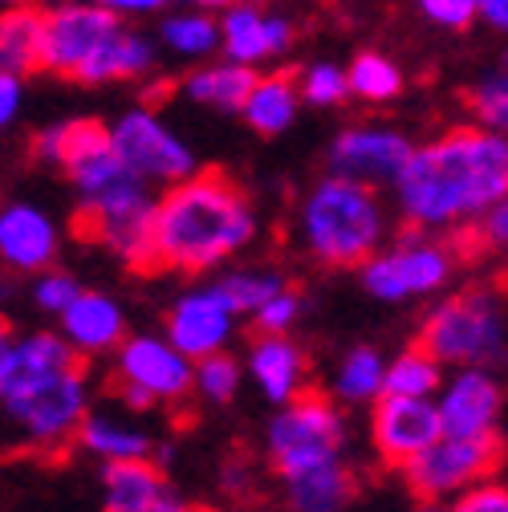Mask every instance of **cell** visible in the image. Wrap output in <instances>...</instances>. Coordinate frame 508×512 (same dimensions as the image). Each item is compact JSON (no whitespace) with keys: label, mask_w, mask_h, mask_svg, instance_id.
Returning a JSON list of instances; mask_svg holds the SVG:
<instances>
[{"label":"cell","mask_w":508,"mask_h":512,"mask_svg":"<svg viewBox=\"0 0 508 512\" xmlns=\"http://www.w3.org/2000/svg\"><path fill=\"white\" fill-rule=\"evenodd\" d=\"M391 191L407 228L448 232L476 224L492 204L508 200V139L484 126H452L411 147Z\"/></svg>","instance_id":"6da1fadb"},{"label":"cell","mask_w":508,"mask_h":512,"mask_svg":"<svg viewBox=\"0 0 508 512\" xmlns=\"http://www.w3.org/2000/svg\"><path fill=\"white\" fill-rule=\"evenodd\" d=\"M261 232L248 191L224 171H196L155 196L151 256L155 269L183 277L212 273L252 248Z\"/></svg>","instance_id":"7a4b0ae2"},{"label":"cell","mask_w":508,"mask_h":512,"mask_svg":"<svg viewBox=\"0 0 508 512\" xmlns=\"http://www.w3.org/2000/svg\"><path fill=\"white\" fill-rule=\"evenodd\" d=\"M70 183L78 191V224L90 240L114 252L131 269H155L151 256V208L155 187H147L135 171H126L110 147L74 163Z\"/></svg>","instance_id":"3957f363"},{"label":"cell","mask_w":508,"mask_h":512,"mask_svg":"<svg viewBox=\"0 0 508 512\" xmlns=\"http://www.w3.org/2000/svg\"><path fill=\"white\" fill-rule=\"evenodd\" d=\"M297 236L317 265L358 269L391 236V212L383 191L322 175L297 208Z\"/></svg>","instance_id":"277c9868"},{"label":"cell","mask_w":508,"mask_h":512,"mask_svg":"<svg viewBox=\"0 0 508 512\" xmlns=\"http://www.w3.org/2000/svg\"><path fill=\"white\" fill-rule=\"evenodd\" d=\"M439 366H500L508 350L504 301L496 289H464L427 309L419 342Z\"/></svg>","instance_id":"5b68a950"},{"label":"cell","mask_w":508,"mask_h":512,"mask_svg":"<svg viewBox=\"0 0 508 512\" xmlns=\"http://www.w3.org/2000/svg\"><path fill=\"white\" fill-rule=\"evenodd\" d=\"M90 407H94V387L82 362L33 382V387L0 395V419L33 452H57V447L74 443V431Z\"/></svg>","instance_id":"8992f818"},{"label":"cell","mask_w":508,"mask_h":512,"mask_svg":"<svg viewBox=\"0 0 508 512\" xmlns=\"http://www.w3.org/2000/svg\"><path fill=\"white\" fill-rule=\"evenodd\" d=\"M346 439H350L346 411L322 391H301L297 399L277 407V415L269 419L265 456H269L273 472L285 480V476L342 460Z\"/></svg>","instance_id":"52a82bcc"},{"label":"cell","mask_w":508,"mask_h":512,"mask_svg":"<svg viewBox=\"0 0 508 512\" xmlns=\"http://www.w3.org/2000/svg\"><path fill=\"white\" fill-rule=\"evenodd\" d=\"M452 273H456V252L419 228H407L399 240L383 244L370 261L358 265L362 289L387 305L431 297L452 281Z\"/></svg>","instance_id":"ba28073f"},{"label":"cell","mask_w":508,"mask_h":512,"mask_svg":"<svg viewBox=\"0 0 508 512\" xmlns=\"http://www.w3.org/2000/svg\"><path fill=\"white\" fill-rule=\"evenodd\" d=\"M106 147L110 155L135 171L147 187H171L187 175H196V151L187 147L155 106H131L106 126Z\"/></svg>","instance_id":"9c48e42d"},{"label":"cell","mask_w":508,"mask_h":512,"mask_svg":"<svg viewBox=\"0 0 508 512\" xmlns=\"http://www.w3.org/2000/svg\"><path fill=\"white\" fill-rule=\"evenodd\" d=\"M504 464V443L500 439H456V435H439L431 447L403 468L407 492L419 504H448L460 492L496 480Z\"/></svg>","instance_id":"30bf717a"},{"label":"cell","mask_w":508,"mask_h":512,"mask_svg":"<svg viewBox=\"0 0 508 512\" xmlns=\"http://www.w3.org/2000/svg\"><path fill=\"white\" fill-rule=\"evenodd\" d=\"M439 431L456 439H500L504 382L492 366H452L435 391Z\"/></svg>","instance_id":"8fae6325"},{"label":"cell","mask_w":508,"mask_h":512,"mask_svg":"<svg viewBox=\"0 0 508 512\" xmlns=\"http://www.w3.org/2000/svg\"><path fill=\"white\" fill-rule=\"evenodd\" d=\"M114 387L139 391L151 407L183 403L192 395V358L163 334H126L114 350Z\"/></svg>","instance_id":"7c38bea8"},{"label":"cell","mask_w":508,"mask_h":512,"mask_svg":"<svg viewBox=\"0 0 508 512\" xmlns=\"http://www.w3.org/2000/svg\"><path fill=\"white\" fill-rule=\"evenodd\" d=\"M411 147L415 143L387 122H358L334 135L326 155V175H338L374 191H391L403 163L411 159Z\"/></svg>","instance_id":"4fadbf2b"},{"label":"cell","mask_w":508,"mask_h":512,"mask_svg":"<svg viewBox=\"0 0 508 512\" xmlns=\"http://www.w3.org/2000/svg\"><path fill=\"white\" fill-rule=\"evenodd\" d=\"M240 330V317L232 313V305L220 297V289L212 281L204 285H187L163 322V338L183 354V358H208L220 350H232V338Z\"/></svg>","instance_id":"5bb4252c"},{"label":"cell","mask_w":508,"mask_h":512,"mask_svg":"<svg viewBox=\"0 0 508 512\" xmlns=\"http://www.w3.org/2000/svg\"><path fill=\"white\" fill-rule=\"evenodd\" d=\"M439 415L431 399H403V395H378L370 403V447L383 468L403 472L423 447L439 439Z\"/></svg>","instance_id":"9a60e30c"},{"label":"cell","mask_w":508,"mask_h":512,"mask_svg":"<svg viewBox=\"0 0 508 512\" xmlns=\"http://www.w3.org/2000/svg\"><path fill=\"white\" fill-rule=\"evenodd\" d=\"M216 25H220L224 61H236V66H248V70L289 57L297 45V25L285 13H273L265 5H244V0H236L224 13H216Z\"/></svg>","instance_id":"2e32d148"},{"label":"cell","mask_w":508,"mask_h":512,"mask_svg":"<svg viewBox=\"0 0 508 512\" xmlns=\"http://www.w3.org/2000/svg\"><path fill=\"white\" fill-rule=\"evenodd\" d=\"M118 25H122L118 17L86 5V0L41 13V70L53 78H74V70Z\"/></svg>","instance_id":"e0dca14e"},{"label":"cell","mask_w":508,"mask_h":512,"mask_svg":"<svg viewBox=\"0 0 508 512\" xmlns=\"http://www.w3.org/2000/svg\"><path fill=\"white\" fill-rule=\"evenodd\" d=\"M240 366L244 378H252V387L273 407H285L289 399L309 391V354L293 334H257L248 342Z\"/></svg>","instance_id":"ac0fdd59"},{"label":"cell","mask_w":508,"mask_h":512,"mask_svg":"<svg viewBox=\"0 0 508 512\" xmlns=\"http://www.w3.org/2000/svg\"><path fill=\"white\" fill-rule=\"evenodd\" d=\"M57 252H61V228L45 208L25 200L0 204V265L33 277L41 269H53Z\"/></svg>","instance_id":"d6986e66"},{"label":"cell","mask_w":508,"mask_h":512,"mask_svg":"<svg viewBox=\"0 0 508 512\" xmlns=\"http://www.w3.org/2000/svg\"><path fill=\"white\" fill-rule=\"evenodd\" d=\"M57 334L78 358H106L126 338V309L102 289H78V297L57 313Z\"/></svg>","instance_id":"ffe728a7"},{"label":"cell","mask_w":508,"mask_h":512,"mask_svg":"<svg viewBox=\"0 0 508 512\" xmlns=\"http://www.w3.org/2000/svg\"><path fill=\"white\" fill-rule=\"evenodd\" d=\"M155 70H159V45L147 33H139L122 21L74 70V82L78 86H114V82L151 78Z\"/></svg>","instance_id":"44dd1931"},{"label":"cell","mask_w":508,"mask_h":512,"mask_svg":"<svg viewBox=\"0 0 508 512\" xmlns=\"http://www.w3.org/2000/svg\"><path fill=\"white\" fill-rule=\"evenodd\" d=\"M74 443L86 456L114 464V460H147L155 452V439L143 423L131 419V411H110V407H90L74 431Z\"/></svg>","instance_id":"7402d4cb"},{"label":"cell","mask_w":508,"mask_h":512,"mask_svg":"<svg viewBox=\"0 0 508 512\" xmlns=\"http://www.w3.org/2000/svg\"><path fill=\"white\" fill-rule=\"evenodd\" d=\"M82 358L66 346L57 330H33V334H17L5 362H0V395H13L21 387H33V382L57 374V370H70Z\"/></svg>","instance_id":"603a6c76"},{"label":"cell","mask_w":508,"mask_h":512,"mask_svg":"<svg viewBox=\"0 0 508 512\" xmlns=\"http://www.w3.org/2000/svg\"><path fill=\"white\" fill-rule=\"evenodd\" d=\"M167 496V472L151 456L102 464V512H155Z\"/></svg>","instance_id":"cb8c5ba5"},{"label":"cell","mask_w":508,"mask_h":512,"mask_svg":"<svg viewBox=\"0 0 508 512\" xmlns=\"http://www.w3.org/2000/svg\"><path fill=\"white\" fill-rule=\"evenodd\" d=\"M285 508L289 512H346L358 496V480L346 460L285 476Z\"/></svg>","instance_id":"d4e9b609"},{"label":"cell","mask_w":508,"mask_h":512,"mask_svg":"<svg viewBox=\"0 0 508 512\" xmlns=\"http://www.w3.org/2000/svg\"><path fill=\"white\" fill-rule=\"evenodd\" d=\"M297 114H301V98H297V86H293V78L285 70L252 78L248 98L240 106V118L248 122V131H257L265 139H277L297 122Z\"/></svg>","instance_id":"484cf974"},{"label":"cell","mask_w":508,"mask_h":512,"mask_svg":"<svg viewBox=\"0 0 508 512\" xmlns=\"http://www.w3.org/2000/svg\"><path fill=\"white\" fill-rule=\"evenodd\" d=\"M252 78H257V70L236 66V61H208V66H196L179 78V94L216 114H240Z\"/></svg>","instance_id":"4316f807"},{"label":"cell","mask_w":508,"mask_h":512,"mask_svg":"<svg viewBox=\"0 0 508 512\" xmlns=\"http://www.w3.org/2000/svg\"><path fill=\"white\" fill-rule=\"evenodd\" d=\"M33 159L57 171H70L74 163L106 151V122L98 118H66V122H53L45 131H37V139L29 143Z\"/></svg>","instance_id":"83f0119b"},{"label":"cell","mask_w":508,"mask_h":512,"mask_svg":"<svg viewBox=\"0 0 508 512\" xmlns=\"http://www.w3.org/2000/svg\"><path fill=\"white\" fill-rule=\"evenodd\" d=\"M41 70V9H0V74L29 78Z\"/></svg>","instance_id":"f1b7e54d"},{"label":"cell","mask_w":508,"mask_h":512,"mask_svg":"<svg viewBox=\"0 0 508 512\" xmlns=\"http://www.w3.org/2000/svg\"><path fill=\"white\" fill-rule=\"evenodd\" d=\"M383 370H387V358L383 350L374 346H350L334 370V382H330V399L338 407H370L378 395H383Z\"/></svg>","instance_id":"f546056e"},{"label":"cell","mask_w":508,"mask_h":512,"mask_svg":"<svg viewBox=\"0 0 508 512\" xmlns=\"http://www.w3.org/2000/svg\"><path fill=\"white\" fill-rule=\"evenodd\" d=\"M159 41L167 53H175L179 61H208L220 53V25L212 13L200 9H175V13H159Z\"/></svg>","instance_id":"4dcf8cb0"},{"label":"cell","mask_w":508,"mask_h":512,"mask_svg":"<svg viewBox=\"0 0 508 512\" xmlns=\"http://www.w3.org/2000/svg\"><path fill=\"white\" fill-rule=\"evenodd\" d=\"M403 86H407L403 66H399L395 57L378 53V49L358 53L350 66H346V90H350V98H358V102H366V106H387V102H395V98L403 94Z\"/></svg>","instance_id":"1f68e13d"},{"label":"cell","mask_w":508,"mask_h":512,"mask_svg":"<svg viewBox=\"0 0 508 512\" xmlns=\"http://www.w3.org/2000/svg\"><path fill=\"white\" fill-rule=\"evenodd\" d=\"M443 370L423 346H407L399 350L395 358H387V370H383V395H403V399H435L439 382H443Z\"/></svg>","instance_id":"d6a6232c"},{"label":"cell","mask_w":508,"mask_h":512,"mask_svg":"<svg viewBox=\"0 0 508 512\" xmlns=\"http://www.w3.org/2000/svg\"><path fill=\"white\" fill-rule=\"evenodd\" d=\"M212 285L220 289V297L232 305L236 317H252L273 293H281L289 281H285V273H277L269 265H240V269H224Z\"/></svg>","instance_id":"836d02e7"},{"label":"cell","mask_w":508,"mask_h":512,"mask_svg":"<svg viewBox=\"0 0 508 512\" xmlns=\"http://www.w3.org/2000/svg\"><path fill=\"white\" fill-rule=\"evenodd\" d=\"M240 382H244V366L232 350L192 362V395L204 399L208 407H228L240 395Z\"/></svg>","instance_id":"e575fe53"},{"label":"cell","mask_w":508,"mask_h":512,"mask_svg":"<svg viewBox=\"0 0 508 512\" xmlns=\"http://www.w3.org/2000/svg\"><path fill=\"white\" fill-rule=\"evenodd\" d=\"M293 86H297L301 106H313V110H334V106L350 102L346 66H338V61H309V66L293 78Z\"/></svg>","instance_id":"d590c367"},{"label":"cell","mask_w":508,"mask_h":512,"mask_svg":"<svg viewBox=\"0 0 508 512\" xmlns=\"http://www.w3.org/2000/svg\"><path fill=\"white\" fill-rule=\"evenodd\" d=\"M468 106L476 114V126H484V131H496V135L508 131V70H504V61H500V66H492L472 86Z\"/></svg>","instance_id":"8d00e7d4"},{"label":"cell","mask_w":508,"mask_h":512,"mask_svg":"<svg viewBox=\"0 0 508 512\" xmlns=\"http://www.w3.org/2000/svg\"><path fill=\"white\" fill-rule=\"evenodd\" d=\"M301 313H305V301L297 289H281L273 293L257 313H252V326H257V334H293V326L301 322Z\"/></svg>","instance_id":"74e56055"},{"label":"cell","mask_w":508,"mask_h":512,"mask_svg":"<svg viewBox=\"0 0 508 512\" xmlns=\"http://www.w3.org/2000/svg\"><path fill=\"white\" fill-rule=\"evenodd\" d=\"M78 289H82V281L74 273H66V269H41L37 281H33V305L41 313L57 317L61 309H66L78 297Z\"/></svg>","instance_id":"f35d334b"},{"label":"cell","mask_w":508,"mask_h":512,"mask_svg":"<svg viewBox=\"0 0 508 512\" xmlns=\"http://www.w3.org/2000/svg\"><path fill=\"white\" fill-rule=\"evenodd\" d=\"M443 512H508V488L496 480H484L468 492H460L456 500L443 504Z\"/></svg>","instance_id":"ab89813d"},{"label":"cell","mask_w":508,"mask_h":512,"mask_svg":"<svg viewBox=\"0 0 508 512\" xmlns=\"http://www.w3.org/2000/svg\"><path fill=\"white\" fill-rule=\"evenodd\" d=\"M419 13L439 29L464 33L468 25H476V0H419Z\"/></svg>","instance_id":"60d3db41"},{"label":"cell","mask_w":508,"mask_h":512,"mask_svg":"<svg viewBox=\"0 0 508 512\" xmlns=\"http://www.w3.org/2000/svg\"><path fill=\"white\" fill-rule=\"evenodd\" d=\"M86 5L106 9L118 21H131V17H159V13H167L175 5V0H86Z\"/></svg>","instance_id":"b9f144b4"},{"label":"cell","mask_w":508,"mask_h":512,"mask_svg":"<svg viewBox=\"0 0 508 512\" xmlns=\"http://www.w3.org/2000/svg\"><path fill=\"white\" fill-rule=\"evenodd\" d=\"M21 106H25V78L0 74V131H9L21 118Z\"/></svg>","instance_id":"7bdbcfd3"},{"label":"cell","mask_w":508,"mask_h":512,"mask_svg":"<svg viewBox=\"0 0 508 512\" xmlns=\"http://www.w3.org/2000/svg\"><path fill=\"white\" fill-rule=\"evenodd\" d=\"M476 232H480L484 244H492V252H504V244H508V200L492 204V208L476 220Z\"/></svg>","instance_id":"ee69618b"},{"label":"cell","mask_w":508,"mask_h":512,"mask_svg":"<svg viewBox=\"0 0 508 512\" xmlns=\"http://www.w3.org/2000/svg\"><path fill=\"white\" fill-rule=\"evenodd\" d=\"M476 21L504 33L508 29V0H476Z\"/></svg>","instance_id":"f6af8a7d"},{"label":"cell","mask_w":508,"mask_h":512,"mask_svg":"<svg viewBox=\"0 0 508 512\" xmlns=\"http://www.w3.org/2000/svg\"><path fill=\"white\" fill-rule=\"evenodd\" d=\"M183 5H187V9H200V13H212V17H216V13H224L228 5H236V0H183Z\"/></svg>","instance_id":"bcb514c9"},{"label":"cell","mask_w":508,"mask_h":512,"mask_svg":"<svg viewBox=\"0 0 508 512\" xmlns=\"http://www.w3.org/2000/svg\"><path fill=\"white\" fill-rule=\"evenodd\" d=\"M13 338H17V330H13V322H9V317H0V362H5V354H9V346H13Z\"/></svg>","instance_id":"7dc6e473"},{"label":"cell","mask_w":508,"mask_h":512,"mask_svg":"<svg viewBox=\"0 0 508 512\" xmlns=\"http://www.w3.org/2000/svg\"><path fill=\"white\" fill-rule=\"evenodd\" d=\"M66 5H74V0H33V9H41V13H53V9H66Z\"/></svg>","instance_id":"c3c4849f"},{"label":"cell","mask_w":508,"mask_h":512,"mask_svg":"<svg viewBox=\"0 0 508 512\" xmlns=\"http://www.w3.org/2000/svg\"><path fill=\"white\" fill-rule=\"evenodd\" d=\"M21 5H33V0H0V9H21Z\"/></svg>","instance_id":"681fc988"},{"label":"cell","mask_w":508,"mask_h":512,"mask_svg":"<svg viewBox=\"0 0 508 512\" xmlns=\"http://www.w3.org/2000/svg\"><path fill=\"white\" fill-rule=\"evenodd\" d=\"M411 512H443V504H415Z\"/></svg>","instance_id":"f907efd6"},{"label":"cell","mask_w":508,"mask_h":512,"mask_svg":"<svg viewBox=\"0 0 508 512\" xmlns=\"http://www.w3.org/2000/svg\"><path fill=\"white\" fill-rule=\"evenodd\" d=\"M183 512H216V508H204V504H187Z\"/></svg>","instance_id":"816d5d0a"},{"label":"cell","mask_w":508,"mask_h":512,"mask_svg":"<svg viewBox=\"0 0 508 512\" xmlns=\"http://www.w3.org/2000/svg\"><path fill=\"white\" fill-rule=\"evenodd\" d=\"M244 5H269V0H244Z\"/></svg>","instance_id":"f5cc1de1"},{"label":"cell","mask_w":508,"mask_h":512,"mask_svg":"<svg viewBox=\"0 0 508 512\" xmlns=\"http://www.w3.org/2000/svg\"><path fill=\"white\" fill-rule=\"evenodd\" d=\"M0 301H5V289H0Z\"/></svg>","instance_id":"db71d44e"}]
</instances>
